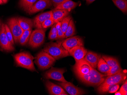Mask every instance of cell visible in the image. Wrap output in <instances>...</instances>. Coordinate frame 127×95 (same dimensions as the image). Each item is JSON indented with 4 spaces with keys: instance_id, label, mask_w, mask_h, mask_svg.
Instances as JSON below:
<instances>
[{
    "instance_id": "1",
    "label": "cell",
    "mask_w": 127,
    "mask_h": 95,
    "mask_svg": "<svg viewBox=\"0 0 127 95\" xmlns=\"http://www.w3.org/2000/svg\"><path fill=\"white\" fill-rule=\"evenodd\" d=\"M127 72L123 70L119 73L111 76H107L103 82L98 86L97 90L99 94L107 93L109 89L114 85L120 84L127 79Z\"/></svg>"
},
{
    "instance_id": "2",
    "label": "cell",
    "mask_w": 127,
    "mask_h": 95,
    "mask_svg": "<svg viewBox=\"0 0 127 95\" xmlns=\"http://www.w3.org/2000/svg\"><path fill=\"white\" fill-rule=\"evenodd\" d=\"M106 76V75L100 73L93 68L87 74L78 76L77 78L86 85L98 86L104 80Z\"/></svg>"
},
{
    "instance_id": "3",
    "label": "cell",
    "mask_w": 127,
    "mask_h": 95,
    "mask_svg": "<svg viewBox=\"0 0 127 95\" xmlns=\"http://www.w3.org/2000/svg\"><path fill=\"white\" fill-rule=\"evenodd\" d=\"M43 51L56 60L70 56L69 52L59 43L50 42L46 45Z\"/></svg>"
},
{
    "instance_id": "4",
    "label": "cell",
    "mask_w": 127,
    "mask_h": 95,
    "mask_svg": "<svg viewBox=\"0 0 127 95\" xmlns=\"http://www.w3.org/2000/svg\"><path fill=\"white\" fill-rule=\"evenodd\" d=\"M14 57L17 66L32 71H36L33 63V57L30 53L21 52L15 55Z\"/></svg>"
},
{
    "instance_id": "5",
    "label": "cell",
    "mask_w": 127,
    "mask_h": 95,
    "mask_svg": "<svg viewBox=\"0 0 127 95\" xmlns=\"http://www.w3.org/2000/svg\"><path fill=\"white\" fill-rule=\"evenodd\" d=\"M56 60L51 55L43 51L37 55L35 62L40 69L45 70L51 67Z\"/></svg>"
},
{
    "instance_id": "6",
    "label": "cell",
    "mask_w": 127,
    "mask_h": 95,
    "mask_svg": "<svg viewBox=\"0 0 127 95\" xmlns=\"http://www.w3.org/2000/svg\"><path fill=\"white\" fill-rule=\"evenodd\" d=\"M45 30L43 29H37L31 33L29 41V44L33 48L39 47L45 41Z\"/></svg>"
},
{
    "instance_id": "7",
    "label": "cell",
    "mask_w": 127,
    "mask_h": 95,
    "mask_svg": "<svg viewBox=\"0 0 127 95\" xmlns=\"http://www.w3.org/2000/svg\"><path fill=\"white\" fill-rule=\"evenodd\" d=\"M7 24L13 36L14 42L15 43H18L24 32V30L20 26L18 18L13 17L10 18L8 20Z\"/></svg>"
},
{
    "instance_id": "8",
    "label": "cell",
    "mask_w": 127,
    "mask_h": 95,
    "mask_svg": "<svg viewBox=\"0 0 127 95\" xmlns=\"http://www.w3.org/2000/svg\"><path fill=\"white\" fill-rule=\"evenodd\" d=\"M66 71L64 68H57L51 67L50 69L47 71L44 74V76L47 79H52L63 83L68 81L65 79L63 74Z\"/></svg>"
},
{
    "instance_id": "9",
    "label": "cell",
    "mask_w": 127,
    "mask_h": 95,
    "mask_svg": "<svg viewBox=\"0 0 127 95\" xmlns=\"http://www.w3.org/2000/svg\"><path fill=\"white\" fill-rule=\"evenodd\" d=\"M93 68L83 58L76 61L73 66V71L77 77L87 74Z\"/></svg>"
},
{
    "instance_id": "10",
    "label": "cell",
    "mask_w": 127,
    "mask_h": 95,
    "mask_svg": "<svg viewBox=\"0 0 127 95\" xmlns=\"http://www.w3.org/2000/svg\"><path fill=\"white\" fill-rule=\"evenodd\" d=\"M62 46L66 50L69 51L74 47L84 46V42L82 38L75 36L68 38L62 42Z\"/></svg>"
},
{
    "instance_id": "11",
    "label": "cell",
    "mask_w": 127,
    "mask_h": 95,
    "mask_svg": "<svg viewBox=\"0 0 127 95\" xmlns=\"http://www.w3.org/2000/svg\"><path fill=\"white\" fill-rule=\"evenodd\" d=\"M0 47L6 51H13L15 50L13 45L8 41L6 37L5 24L4 23H2L1 25V32L0 33Z\"/></svg>"
},
{
    "instance_id": "12",
    "label": "cell",
    "mask_w": 127,
    "mask_h": 95,
    "mask_svg": "<svg viewBox=\"0 0 127 95\" xmlns=\"http://www.w3.org/2000/svg\"><path fill=\"white\" fill-rule=\"evenodd\" d=\"M58 84L63 88L70 95H82L86 94V91L83 89L76 87L70 82H61L58 83Z\"/></svg>"
},
{
    "instance_id": "13",
    "label": "cell",
    "mask_w": 127,
    "mask_h": 95,
    "mask_svg": "<svg viewBox=\"0 0 127 95\" xmlns=\"http://www.w3.org/2000/svg\"><path fill=\"white\" fill-rule=\"evenodd\" d=\"M51 6L50 0H38L26 12L29 14H33L49 8Z\"/></svg>"
},
{
    "instance_id": "14",
    "label": "cell",
    "mask_w": 127,
    "mask_h": 95,
    "mask_svg": "<svg viewBox=\"0 0 127 95\" xmlns=\"http://www.w3.org/2000/svg\"><path fill=\"white\" fill-rule=\"evenodd\" d=\"M87 52V49L83 46L74 47L68 51L70 55L74 58L75 61L84 58Z\"/></svg>"
},
{
    "instance_id": "15",
    "label": "cell",
    "mask_w": 127,
    "mask_h": 95,
    "mask_svg": "<svg viewBox=\"0 0 127 95\" xmlns=\"http://www.w3.org/2000/svg\"><path fill=\"white\" fill-rule=\"evenodd\" d=\"M45 86L50 95H68L62 87L56 85L50 81L47 80L46 81Z\"/></svg>"
},
{
    "instance_id": "16",
    "label": "cell",
    "mask_w": 127,
    "mask_h": 95,
    "mask_svg": "<svg viewBox=\"0 0 127 95\" xmlns=\"http://www.w3.org/2000/svg\"><path fill=\"white\" fill-rule=\"evenodd\" d=\"M52 18V11H50L39 14L33 20V25L37 29H42V25L46 20Z\"/></svg>"
},
{
    "instance_id": "17",
    "label": "cell",
    "mask_w": 127,
    "mask_h": 95,
    "mask_svg": "<svg viewBox=\"0 0 127 95\" xmlns=\"http://www.w3.org/2000/svg\"><path fill=\"white\" fill-rule=\"evenodd\" d=\"M101 56L100 55L93 52H88L84 57L85 60L94 69L97 67L98 63Z\"/></svg>"
},
{
    "instance_id": "18",
    "label": "cell",
    "mask_w": 127,
    "mask_h": 95,
    "mask_svg": "<svg viewBox=\"0 0 127 95\" xmlns=\"http://www.w3.org/2000/svg\"><path fill=\"white\" fill-rule=\"evenodd\" d=\"M52 11V19L54 23L60 22L64 18L68 15L70 12L67 10L55 8Z\"/></svg>"
},
{
    "instance_id": "19",
    "label": "cell",
    "mask_w": 127,
    "mask_h": 95,
    "mask_svg": "<svg viewBox=\"0 0 127 95\" xmlns=\"http://www.w3.org/2000/svg\"><path fill=\"white\" fill-rule=\"evenodd\" d=\"M18 20L20 26L24 31L32 29L33 26L32 20L21 17L18 18Z\"/></svg>"
},
{
    "instance_id": "20",
    "label": "cell",
    "mask_w": 127,
    "mask_h": 95,
    "mask_svg": "<svg viewBox=\"0 0 127 95\" xmlns=\"http://www.w3.org/2000/svg\"><path fill=\"white\" fill-rule=\"evenodd\" d=\"M78 4V3L73 2L72 0H67L58 5L55 8L66 10L70 12V11L76 7L77 6Z\"/></svg>"
},
{
    "instance_id": "21",
    "label": "cell",
    "mask_w": 127,
    "mask_h": 95,
    "mask_svg": "<svg viewBox=\"0 0 127 95\" xmlns=\"http://www.w3.org/2000/svg\"><path fill=\"white\" fill-rule=\"evenodd\" d=\"M98 69L102 74L106 75L110 69V67L108 66L105 61L102 57H100L97 65Z\"/></svg>"
},
{
    "instance_id": "22",
    "label": "cell",
    "mask_w": 127,
    "mask_h": 95,
    "mask_svg": "<svg viewBox=\"0 0 127 95\" xmlns=\"http://www.w3.org/2000/svg\"><path fill=\"white\" fill-rule=\"evenodd\" d=\"M75 27L72 19L70 20L67 30L64 35V38H67L71 37L75 35Z\"/></svg>"
},
{
    "instance_id": "23",
    "label": "cell",
    "mask_w": 127,
    "mask_h": 95,
    "mask_svg": "<svg viewBox=\"0 0 127 95\" xmlns=\"http://www.w3.org/2000/svg\"><path fill=\"white\" fill-rule=\"evenodd\" d=\"M38 0H20V7L26 11H28Z\"/></svg>"
},
{
    "instance_id": "24",
    "label": "cell",
    "mask_w": 127,
    "mask_h": 95,
    "mask_svg": "<svg viewBox=\"0 0 127 95\" xmlns=\"http://www.w3.org/2000/svg\"><path fill=\"white\" fill-rule=\"evenodd\" d=\"M31 33L32 29L24 31L18 42L21 45H25L28 42Z\"/></svg>"
},
{
    "instance_id": "25",
    "label": "cell",
    "mask_w": 127,
    "mask_h": 95,
    "mask_svg": "<svg viewBox=\"0 0 127 95\" xmlns=\"http://www.w3.org/2000/svg\"><path fill=\"white\" fill-rule=\"evenodd\" d=\"M115 5L124 13L127 12V0H112Z\"/></svg>"
},
{
    "instance_id": "26",
    "label": "cell",
    "mask_w": 127,
    "mask_h": 95,
    "mask_svg": "<svg viewBox=\"0 0 127 95\" xmlns=\"http://www.w3.org/2000/svg\"><path fill=\"white\" fill-rule=\"evenodd\" d=\"M102 58L105 61L110 68L117 65L119 63V61L116 58L106 55H103Z\"/></svg>"
},
{
    "instance_id": "27",
    "label": "cell",
    "mask_w": 127,
    "mask_h": 95,
    "mask_svg": "<svg viewBox=\"0 0 127 95\" xmlns=\"http://www.w3.org/2000/svg\"><path fill=\"white\" fill-rule=\"evenodd\" d=\"M123 70L121 68L120 65L119 63L115 66L110 68V69L108 71L106 75L107 76L115 75V74H117L121 72Z\"/></svg>"
},
{
    "instance_id": "28",
    "label": "cell",
    "mask_w": 127,
    "mask_h": 95,
    "mask_svg": "<svg viewBox=\"0 0 127 95\" xmlns=\"http://www.w3.org/2000/svg\"><path fill=\"white\" fill-rule=\"evenodd\" d=\"M71 19H72V18L71 16H67L61 21V29L64 34L67 30V28L68 26L69 22H70Z\"/></svg>"
},
{
    "instance_id": "29",
    "label": "cell",
    "mask_w": 127,
    "mask_h": 95,
    "mask_svg": "<svg viewBox=\"0 0 127 95\" xmlns=\"http://www.w3.org/2000/svg\"><path fill=\"white\" fill-rule=\"evenodd\" d=\"M5 30L6 35L7 38L8 39V41L10 42L11 44L13 45L15 44V42H14L13 36L7 24H5Z\"/></svg>"
},
{
    "instance_id": "30",
    "label": "cell",
    "mask_w": 127,
    "mask_h": 95,
    "mask_svg": "<svg viewBox=\"0 0 127 95\" xmlns=\"http://www.w3.org/2000/svg\"><path fill=\"white\" fill-rule=\"evenodd\" d=\"M54 24L55 23L52 18L46 20L42 24V29H47L48 28L53 26Z\"/></svg>"
},
{
    "instance_id": "31",
    "label": "cell",
    "mask_w": 127,
    "mask_h": 95,
    "mask_svg": "<svg viewBox=\"0 0 127 95\" xmlns=\"http://www.w3.org/2000/svg\"><path fill=\"white\" fill-rule=\"evenodd\" d=\"M56 29H57V35L58 39H64V33L62 31L61 27V23L59 22L56 24Z\"/></svg>"
},
{
    "instance_id": "32",
    "label": "cell",
    "mask_w": 127,
    "mask_h": 95,
    "mask_svg": "<svg viewBox=\"0 0 127 95\" xmlns=\"http://www.w3.org/2000/svg\"><path fill=\"white\" fill-rule=\"evenodd\" d=\"M124 84L122 85V87L120 89V91L122 95H127V79L124 81Z\"/></svg>"
},
{
    "instance_id": "33",
    "label": "cell",
    "mask_w": 127,
    "mask_h": 95,
    "mask_svg": "<svg viewBox=\"0 0 127 95\" xmlns=\"http://www.w3.org/2000/svg\"><path fill=\"white\" fill-rule=\"evenodd\" d=\"M67 0H50L52 6L53 5L55 8L58 5L66 1Z\"/></svg>"
},
{
    "instance_id": "34",
    "label": "cell",
    "mask_w": 127,
    "mask_h": 95,
    "mask_svg": "<svg viewBox=\"0 0 127 95\" xmlns=\"http://www.w3.org/2000/svg\"><path fill=\"white\" fill-rule=\"evenodd\" d=\"M120 88V85L117 84V85H114L112 87L110 88L109 89L108 93H113L118 91Z\"/></svg>"
},
{
    "instance_id": "35",
    "label": "cell",
    "mask_w": 127,
    "mask_h": 95,
    "mask_svg": "<svg viewBox=\"0 0 127 95\" xmlns=\"http://www.w3.org/2000/svg\"><path fill=\"white\" fill-rule=\"evenodd\" d=\"M56 33H57V32L55 24L54 25H53L52 27H51L49 34H55Z\"/></svg>"
},
{
    "instance_id": "36",
    "label": "cell",
    "mask_w": 127,
    "mask_h": 95,
    "mask_svg": "<svg viewBox=\"0 0 127 95\" xmlns=\"http://www.w3.org/2000/svg\"><path fill=\"white\" fill-rule=\"evenodd\" d=\"M48 38L50 39V40H54L58 39L57 33L55 34H49Z\"/></svg>"
},
{
    "instance_id": "37",
    "label": "cell",
    "mask_w": 127,
    "mask_h": 95,
    "mask_svg": "<svg viewBox=\"0 0 127 95\" xmlns=\"http://www.w3.org/2000/svg\"><path fill=\"white\" fill-rule=\"evenodd\" d=\"M86 3L87 4H89L93 2L94 1H95V0H86Z\"/></svg>"
},
{
    "instance_id": "38",
    "label": "cell",
    "mask_w": 127,
    "mask_h": 95,
    "mask_svg": "<svg viewBox=\"0 0 127 95\" xmlns=\"http://www.w3.org/2000/svg\"><path fill=\"white\" fill-rule=\"evenodd\" d=\"M115 95H122V94L120 92V91H118L115 93Z\"/></svg>"
},
{
    "instance_id": "39",
    "label": "cell",
    "mask_w": 127,
    "mask_h": 95,
    "mask_svg": "<svg viewBox=\"0 0 127 95\" xmlns=\"http://www.w3.org/2000/svg\"><path fill=\"white\" fill-rule=\"evenodd\" d=\"M3 2V3H5L8 2V0H2Z\"/></svg>"
},
{
    "instance_id": "40",
    "label": "cell",
    "mask_w": 127,
    "mask_h": 95,
    "mask_svg": "<svg viewBox=\"0 0 127 95\" xmlns=\"http://www.w3.org/2000/svg\"><path fill=\"white\" fill-rule=\"evenodd\" d=\"M1 25H2V24H1V21L0 20V32H1Z\"/></svg>"
},
{
    "instance_id": "41",
    "label": "cell",
    "mask_w": 127,
    "mask_h": 95,
    "mask_svg": "<svg viewBox=\"0 0 127 95\" xmlns=\"http://www.w3.org/2000/svg\"><path fill=\"white\" fill-rule=\"evenodd\" d=\"M3 2L2 0H0V5H1V4H3Z\"/></svg>"
}]
</instances>
